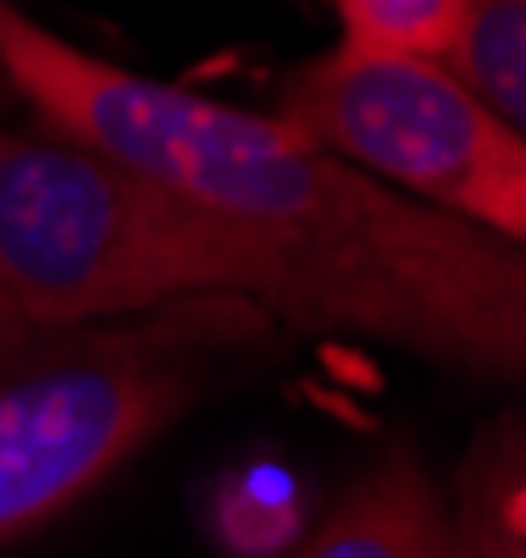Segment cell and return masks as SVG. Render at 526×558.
<instances>
[{"mask_svg":"<svg viewBox=\"0 0 526 558\" xmlns=\"http://www.w3.org/2000/svg\"><path fill=\"white\" fill-rule=\"evenodd\" d=\"M283 558H471L443 482L416 448H388L366 464L322 514V525Z\"/></svg>","mask_w":526,"mask_h":558,"instance_id":"5b68a950","label":"cell"},{"mask_svg":"<svg viewBox=\"0 0 526 558\" xmlns=\"http://www.w3.org/2000/svg\"><path fill=\"white\" fill-rule=\"evenodd\" d=\"M466 0H333L338 12V50L355 56H421L438 61L455 39Z\"/></svg>","mask_w":526,"mask_h":558,"instance_id":"ba28073f","label":"cell"},{"mask_svg":"<svg viewBox=\"0 0 526 558\" xmlns=\"http://www.w3.org/2000/svg\"><path fill=\"white\" fill-rule=\"evenodd\" d=\"M449 493V514L471 558H526V437L504 415L466 448Z\"/></svg>","mask_w":526,"mask_h":558,"instance_id":"8992f818","label":"cell"},{"mask_svg":"<svg viewBox=\"0 0 526 558\" xmlns=\"http://www.w3.org/2000/svg\"><path fill=\"white\" fill-rule=\"evenodd\" d=\"M277 338L272 315L234 293L79 327L0 310V547L84 504Z\"/></svg>","mask_w":526,"mask_h":558,"instance_id":"7a4b0ae2","label":"cell"},{"mask_svg":"<svg viewBox=\"0 0 526 558\" xmlns=\"http://www.w3.org/2000/svg\"><path fill=\"white\" fill-rule=\"evenodd\" d=\"M200 293H234L272 315L266 266L183 199L100 149L0 117V310L79 327Z\"/></svg>","mask_w":526,"mask_h":558,"instance_id":"3957f363","label":"cell"},{"mask_svg":"<svg viewBox=\"0 0 526 558\" xmlns=\"http://www.w3.org/2000/svg\"><path fill=\"white\" fill-rule=\"evenodd\" d=\"M272 111L371 183L526 244V138L443 61L327 50L283 72Z\"/></svg>","mask_w":526,"mask_h":558,"instance_id":"277c9868","label":"cell"},{"mask_svg":"<svg viewBox=\"0 0 526 558\" xmlns=\"http://www.w3.org/2000/svg\"><path fill=\"white\" fill-rule=\"evenodd\" d=\"M438 61L499 122L526 128V0H466Z\"/></svg>","mask_w":526,"mask_h":558,"instance_id":"52a82bcc","label":"cell"},{"mask_svg":"<svg viewBox=\"0 0 526 558\" xmlns=\"http://www.w3.org/2000/svg\"><path fill=\"white\" fill-rule=\"evenodd\" d=\"M7 100H12V95H7V77H0V106H7Z\"/></svg>","mask_w":526,"mask_h":558,"instance_id":"9c48e42d","label":"cell"},{"mask_svg":"<svg viewBox=\"0 0 526 558\" xmlns=\"http://www.w3.org/2000/svg\"><path fill=\"white\" fill-rule=\"evenodd\" d=\"M0 77L39 128L150 178L250 250L283 332L388 343L443 371H526V250L427 210L250 111L117 66L0 0Z\"/></svg>","mask_w":526,"mask_h":558,"instance_id":"6da1fadb","label":"cell"}]
</instances>
